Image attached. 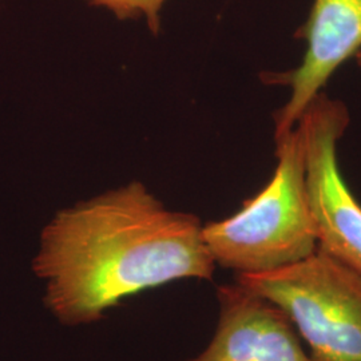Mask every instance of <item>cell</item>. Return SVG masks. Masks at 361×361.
<instances>
[{
  "mask_svg": "<svg viewBox=\"0 0 361 361\" xmlns=\"http://www.w3.org/2000/svg\"><path fill=\"white\" fill-rule=\"evenodd\" d=\"M296 38L307 43L301 63L288 73L267 75V82L290 89L288 102L274 114V141L296 128L336 70L360 51L361 0H313Z\"/></svg>",
  "mask_w": 361,
  "mask_h": 361,
  "instance_id": "5",
  "label": "cell"
},
{
  "mask_svg": "<svg viewBox=\"0 0 361 361\" xmlns=\"http://www.w3.org/2000/svg\"><path fill=\"white\" fill-rule=\"evenodd\" d=\"M202 224L140 182L58 212L32 261L43 302L66 326L90 325L123 300L180 280H213Z\"/></svg>",
  "mask_w": 361,
  "mask_h": 361,
  "instance_id": "1",
  "label": "cell"
},
{
  "mask_svg": "<svg viewBox=\"0 0 361 361\" xmlns=\"http://www.w3.org/2000/svg\"><path fill=\"white\" fill-rule=\"evenodd\" d=\"M356 61H357V65H359V67L361 68V50L356 54Z\"/></svg>",
  "mask_w": 361,
  "mask_h": 361,
  "instance_id": "8",
  "label": "cell"
},
{
  "mask_svg": "<svg viewBox=\"0 0 361 361\" xmlns=\"http://www.w3.org/2000/svg\"><path fill=\"white\" fill-rule=\"evenodd\" d=\"M219 322L209 345L183 361H314L283 310L245 286L219 285Z\"/></svg>",
  "mask_w": 361,
  "mask_h": 361,
  "instance_id": "6",
  "label": "cell"
},
{
  "mask_svg": "<svg viewBox=\"0 0 361 361\" xmlns=\"http://www.w3.org/2000/svg\"><path fill=\"white\" fill-rule=\"evenodd\" d=\"M235 283L284 312L314 361H361V276L317 249L290 267L235 274Z\"/></svg>",
  "mask_w": 361,
  "mask_h": 361,
  "instance_id": "3",
  "label": "cell"
},
{
  "mask_svg": "<svg viewBox=\"0 0 361 361\" xmlns=\"http://www.w3.org/2000/svg\"><path fill=\"white\" fill-rule=\"evenodd\" d=\"M276 170L259 193L232 217L202 226L216 265L235 274L279 271L319 247L307 188L305 134L300 123L276 141Z\"/></svg>",
  "mask_w": 361,
  "mask_h": 361,
  "instance_id": "2",
  "label": "cell"
},
{
  "mask_svg": "<svg viewBox=\"0 0 361 361\" xmlns=\"http://www.w3.org/2000/svg\"><path fill=\"white\" fill-rule=\"evenodd\" d=\"M91 6L104 7L116 15L118 19L146 18L147 26L153 34L161 28L159 13L166 0H85Z\"/></svg>",
  "mask_w": 361,
  "mask_h": 361,
  "instance_id": "7",
  "label": "cell"
},
{
  "mask_svg": "<svg viewBox=\"0 0 361 361\" xmlns=\"http://www.w3.org/2000/svg\"><path fill=\"white\" fill-rule=\"evenodd\" d=\"M347 106L320 92L300 125L307 145V188L319 247L361 276V205L337 161V143L349 125Z\"/></svg>",
  "mask_w": 361,
  "mask_h": 361,
  "instance_id": "4",
  "label": "cell"
}]
</instances>
